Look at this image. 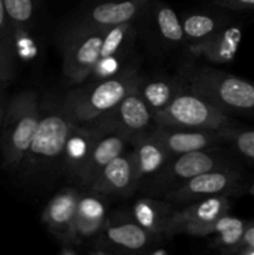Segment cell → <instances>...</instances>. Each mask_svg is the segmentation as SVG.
<instances>
[{"label": "cell", "mask_w": 254, "mask_h": 255, "mask_svg": "<svg viewBox=\"0 0 254 255\" xmlns=\"http://www.w3.org/2000/svg\"><path fill=\"white\" fill-rule=\"evenodd\" d=\"M142 80L136 69L128 67L114 77L76 87L62 100L61 109L75 124H92L114 110Z\"/></svg>", "instance_id": "6da1fadb"}, {"label": "cell", "mask_w": 254, "mask_h": 255, "mask_svg": "<svg viewBox=\"0 0 254 255\" xmlns=\"http://www.w3.org/2000/svg\"><path fill=\"white\" fill-rule=\"evenodd\" d=\"M41 120L37 95L22 91L15 95L4 112L1 124L2 167L9 171L20 168Z\"/></svg>", "instance_id": "7a4b0ae2"}, {"label": "cell", "mask_w": 254, "mask_h": 255, "mask_svg": "<svg viewBox=\"0 0 254 255\" xmlns=\"http://www.w3.org/2000/svg\"><path fill=\"white\" fill-rule=\"evenodd\" d=\"M186 89L203 97L227 115L254 116V82L212 67L187 76Z\"/></svg>", "instance_id": "3957f363"}, {"label": "cell", "mask_w": 254, "mask_h": 255, "mask_svg": "<svg viewBox=\"0 0 254 255\" xmlns=\"http://www.w3.org/2000/svg\"><path fill=\"white\" fill-rule=\"evenodd\" d=\"M157 126L174 128L227 131L236 126L231 115L214 107L199 95L184 89L169 102L168 106L154 115Z\"/></svg>", "instance_id": "277c9868"}, {"label": "cell", "mask_w": 254, "mask_h": 255, "mask_svg": "<svg viewBox=\"0 0 254 255\" xmlns=\"http://www.w3.org/2000/svg\"><path fill=\"white\" fill-rule=\"evenodd\" d=\"M254 178L242 167H227L198 174L164 194L166 201L173 206H186L208 197H241L249 194Z\"/></svg>", "instance_id": "5b68a950"}, {"label": "cell", "mask_w": 254, "mask_h": 255, "mask_svg": "<svg viewBox=\"0 0 254 255\" xmlns=\"http://www.w3.org/2000/svg\"><path fill=\"white\" fill-rule=\"evenodd\" d=\"M104 29L75 22L64 36L62 71L72 84H84L101 54Z\"/></svg>", "instance_id": "8992f818"}, {"label": "cell", "mask_w": 254, "mask_h": 255, "mask_svg": "<svg viewBox=\"0 0 254 255\" xmlns=\"http://www.w3.org/2000/svg\"><path fill=\"white\" fill-rule=\"evenodd\" d=\"M217 147L172 157L163 169L154 176L152 189L166 194L183 182L204 172L227 167H242L238 159L223 153Z\"/></svg>", "instance_id": "52a82bcc"}, {"label": "cell", "mask_w": 254, "mask_h": 255, "mask_svg": "<svg viewBox=\"0 0 254 255\" xmlns=\"http://www.w3.org/2000/svg\"><path fill=\"white\" fill-rule=\"evenodd\" d=\"M72 125L74 122L61 106L41 114L39 127L21 167L27 171H40L61 158Z\"/></svg>", "instance_id": "ba28073f"}, {"label": "cell", "mask_w": 254, "mask_h": 255, "mask_svg": "<svg viewBox=\"0 0 254 255\" xmlns=\"http://www.w3.org/2000/svg\"><path fill=\"white\" fill-rule=\"evenodd\" d=\"M138 87L129 92L109 114L97 120L109 129L126 137L129 144L134 138L148 133L156 126L153 114L142 99Z\"/></svg>", "instance_id": "9c48e42d"}, {"label": "cell", "mask_w": 254, "mask_h": 255, "mask_svg": "<svg viewBox=\"0 0 254 255\" xmlns=\"http://www.w3.org/2000/svg\"><path fill=\"white\" fill-rule=\"evenodd\" d=\"M154 234L128 219H107L97 238L95 253H142L152 244Z\"/></svg>", "instance_id": "30bf717a"}, {"label": "cell", "mask_w": 254, "mask_h": 255, "mask_svg": "<svg viewBox=\"0 0 254 255\" xmlns=\"http://www.w3.org/2000/svg\"><path fill=\"white\" fill-rule=\"evenodd\" d=\"M153 0H104L87 6L76 20V24L106 27L132 22Z\"/></svg>", "instance_id": "8fae6325"}, {"label": "cell", "mask_w": 254, "mask_h": 255, "mask_svg": "<svg viewBox=\"0 0 254 255\" xmlns=\"http://www.w3.org/2000/svg\"><path fill=\"white\" fill-rule=\"evenodd\" d=\"M227 131L174 128L157 125L152 129L154 136L163 143L172 157L227 143Z\"/></svg>", "instance_id": "7c38bea8"}, {"label": "cell", "mask_w": 254, "mask_h": 255, "mask_svg": "<svg viewBox=\"0 0 254 255\" xmlns=\"http://www.w3.org/2000/svg\"><path fill=\"white\" fill-rule=\"evenodd\" d=\"M138 184L131 151H125L105 167L90 191L101 194L102 197H125L133 193Z\"/></svg>", "instance_id": "4fadbf2b"}, {"label": "cell", "mask_w": 254, "mask_h": 255, "mask_svg": "<svg viewBox=\"0 0 254 255\" xmlns=\"http://www.w3.org/2000/svg\"><path fill=\"white\" fill-rule=\"evenodd\" d=\"M80 192L66 187L57 192L49 201L41 214V221L47 231L54 234L62 244H72V223L80 198ZM76 247V246H75Z\"/></svg>", "instance_id": "5bb4252c"}, {"label": "cell", "mask_w": 254, "mask_h": 255, "mask_svg": "<svg viewBox=\"0 0 254 255\" xmlns=\"http://www.w3.org/2000/svg\"><path fill=\"white\" fill-rule=\"evenodd\" d=\"M107 222V208L102 196L87 189L80 194L72 223V244L80 246L96 238Z\"/></svg>", "instance_id": "9a60e30c"}, {"label": "cell", "mask_w": 254, "mask_h": 255, "mask_svg": "<svg viewBox=\"0 0 254 255\" xmlns=\"http://www.w3.org/2000/svg\"><path fill=\"white\" fill-rule=\"evenodd\" d=\"M128 144V139L120 134L119 132L107 129L105 133H102L95 143L92 151L90 152L84 166L76 174V178L80 184L86 189L91 188V186L99 178L105 167L112 159L124 153Z\"/></svg>", "instance_id": "2e32d148"}, {"label": "cell", "mask_w": 254, "mask_h": 255, "mask_svg": "<svg viewBox=\"0 0 254 255\" xmlns=\"http://www.w3.org/2000/svg\"><path fill=\"white\" fill-rule=\"evenodd\" d=\"M107 129L109 128L99 121L92 122V124H75L74 122L67 136L61 157L65 168L71 176L76 177V174L86 162L96 141Z\"/></svg>", "instance_id": "e0dca14e"}, {"label": "cell", "mask_w": 254, "mask_h": 255, "mask_svg": "<svg viewBox=\"0 0 254 255\" xmlns=\"http://www.w3.org/2000/svg\"><path fill=\"white\" fill-rule=\"evenodd\" d=\"M131 146L132 159L139 182L158 174L172 158L163 143L152 131L134 138Z\"/></svg>", "instance_id": "ac0fdd59"}, {"label": "cell", "mask_w": 254, "mask_h": 255, "mask_svg": "<svg viewBox=\"0 0 254 255\" xmlns=\"http://www.w3.org/2000/svg\"><path fill=\"white\" fill-rule=\"evenodd\" d=\"M231 206V199L226 196L208 197L186 204L183 208L174 211L164 236L173 237L174 231L182 224L216 221L228 214Z\"/></svg>", "instance_id": "d6986e66"}, {"label": "cell", "mask_w": 254, "mask_h": 255, "mask_svg": "<svg viewBox=\"0 0 254 255\" xmlns=\"http://www.w3.org/2000/svg\"><path fill=\"white\" fill-rule=\"evenodd\" d=\"M242 41V29L237 25H228L197 44H192L191 51L213 64H228L233 61Z\"/></svg>", "instance_id": "ffe728a7"}, {"label": "cell", "mask_w": 254, "mask_h": 255, "mask_svg": "<svg viewBox=\"0 0 254 255\" xmlns=\"http://www.w3.org/2000/svg\"><path fill=\"white\" fill-rule=\"evenodd\" d=\"M176 209L168 201L162 202L143 197L133 204L129 218L149 233L154 236H164Z\"/></svg>", "instance_id": "44dd1931"}, {"label": "cell", "mask_w": 254, "mask_h": 255, "mask_svg": "<svg viewBox=\"0 0 254 255\" xmlns=\"http://www.w3.org/2000/svg\"><path fill=\"white\" fill-rule=\"evenodd\" d=\"M184 89V82L178 77H154L148 80L143 77L138 91L154 117Z\"/></svg>", "instance_id": "7402d4cb"}, {"label": "cell", "mask_w": 254, "mask_h": 255, "mask_svg": "<svg viewBox=\"0 0 254 255\" xmlns=\"http://www.w3.org/2000/svg\"><path fill=\"white\" fill-rule=\"evenodd\" d=\"M16 50H15L14 29L0 0V82H10L16 72Z\"/></svg>", "instance_id": "603a6c76"}, {"label": "cell", "mask_w": 254, "mask_h": 255, "mask_svg": "<svg viewBox=\"0 0 254 255\" xmlns=\"http://www.w3.org/2000/svg\"><path fill=\"white\" fill-rule=\"evenodd\" d=\"M184 37L192 44L208 39L227 25L226 19L208 12H192L181 19Z\"/></svg>", "instance_id": "cb8c5ba5"}, {"label": "cell", "mask_w": 254, "mask_h": 255, "mask_svg": "<svg viewBox=\"0 0 254 255\" xmlns=\"http://www.w3.org/2000/svg\"><path fill=\"white\" fill-rule=\"evenodd\" d=\"M153 19L159 37L171 46H178L186 40L178 15L169 5L157 2L153 6Z\"/></svg>", "instance_id": "d4e9b609"}, {"label": "cell", "mask_w": 254, "mask_h": 255, "mask_svg": "<svg viewBox=\"0 0 254 255\" xmlns=\"http://www.w3.org/2000/svg\"><path fill=\"white\" fill-rule=\"evenodd\" d=\"M134 32L136 30L132 22L115 25L104 29L100 57L112 56V55L125 56L127 49H129L133 42Z\"/></svg>", "instance_id": "484cf974"}, {"label": "cell", "mask_w": 254, "mask_h": 255, "mask_svg": "<svg viewBox=\"0 0 254 255\" xmlns=\"http://www.w3.org/2000/svg\"><path fill=\"white\" fill-rule=\"evenodd\" d=\"M4 9L16 30H32L37 11V0H2Z\"/></svg>", "instance_id": "4316f807"}, {"label": "cell", "mask_w": 254, "mask_h": 255, "mask_svg": "<svg viewBox=\"0 0 254 255\" xmlns=\"http://www.w3.org/2000/svg\"><path fill=\"white\" fill-rule=\"evenodd\" d=\"M227 143L231 144L239 158L254 167V128L236 125L226 132Z\"/></svg>", "instance_id": "83f0119b"}, {"label": "cell", "mask_w": 254, "mask_h": 255, "mask_svg": "<svg viewBox=\"0 0 254 255\" xmlns=\"http://www.w3.org/2000/svg\"><path fill=\"white\" fill-rule=\"evenodd\" d=\"M239 221V218L231 216V214H226V216L221 217V218L216 219L212 222H202V223H186L179 226L178 228L174 231L173 236L177 234H186V236L191 237H207V236H214L217 233H221L224 229L229 228L233 224H236Z\"/></svg>", "instance_id": "f1b7e54d"}, {"label": "cell", "mask_w": 254, "mask_h": 255, "mask_svg": "<svg viewBox=\"0 0 254 255\" xmlns=\"http://www.w3.org/2000/svg\"><path fill=\"white\" fill-rule=\"evenodd\" d=\"M248 223L249 222L239 219L232 227L224 229L221 233L214 234L212 247L216 248L217 251L222 252L223 254H237V252L242 246L244 232H246Z\"/></svg>", "instance_id": "f546056e"}, {"label": "cell", "mask_w": 254, "mask_h": 255, "mask_svg": "<svg viewBox=\"0 0 254 255\" xmlns=\"http://www.w3.org/2000/svg\"><path fill=\"white\" fill-rule=\"evenodd\" d=\"M122 57L124 56H119V55L100 57L96 66L94 67L90 75V81H99V80L109 79V77L121 74L125 70L122 69Z\"/></svg>", "instance_id": "4dcf8cb0"}, {"label": "cell", "mask_w": 254, "mask_h": 255, "mask_svg": "<svg viewBox=\"0 0 254 255\" xmlns=\"http://www.w3.org/2000/svg\"><path fill=\"white\" fill-rule=\"evenodd\" d=\"M213 4L222 9L234 10V11L254 9V0H213Z\"/></svg>", "instance_id": "1f68e13d"}, {"label": "cell", "mask_w": 254, "mask_h": 255, "mask_svg": "<svg viewBox=\"0 0 254 255\" xmlns=\"http://www.w3.org/2000/svg\"><path fill=\"white\" fill-rule=\"evenodd\" d=\"M237 254L239 255H254V222H249L244 232L243 241L241 248Z\"/></svg>", "instance_id": "d6a6232c"}, {"label": "cell", "mask_w": 254, "mask_h": 255, "mask_svg": "<svg viewBox=\"0 0 254 255\" xmlns=\"http://www.w3.org/2000/svg\"><path fill=\"white\" fill-rule=\"evenodd\" d=\"M4 107H2L1 104V95H0V128H1V124H2V117H4Z\"/></svg>", "instance_id": "836d02e7"}, {"label": "cell", "mask_w": 254, "mask_h": 255, "mask_svg": "<svg viewBox=\"0 0 254 255\" xmlns=\"http://www.w3.org/2000/svg\"><path fill=\"white\" fill-rule=\"evenodd\" d=\"M249 194L254 196V179H253V182H252V184H251V188H249Z\"/></svg>", "instance_id": "e575fe53"}, {"label": "cell", "mask_w": 254, "mask_h": 255, "mask_svg": "<svg viewBox=\"0 0 254 255\" xmlns=\"http://www.w3.org/2000/svg\"><path fill=\"white\" fill-rule=\"evenodd\" d=\"M0 84H1V82H0Z\"/></svg>", "instance_id": "d590c367"}]
</instances>
